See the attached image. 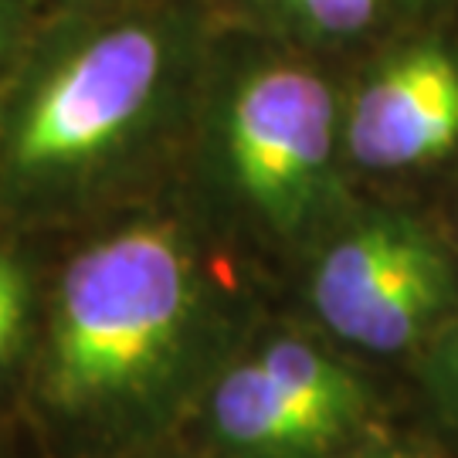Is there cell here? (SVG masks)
<instances>
[{
    "label": "cell",
    "instance_id": "6da1fadb",
    "mask_svg": "<svg viewBox=\"0 0 458 458\" xmlns=\"http://www.w3.org/2000/svg\"><path fill=\"white\" fill-rule=\"evenodd\" d=\"M208 31L181 4L79 7L34 34L0 102V166L28 191L115 164L208 79Z\"/></svg>",
    "mask_w": 458,
    "mask_h": 458
},
{
    "label": "cell",
    "instance_id": "7a4b0ae2",
    "mask_svg": "<svg viewBox=\"0 0 458 458\" xmlns=\"http://www.w3.org/2000/svg\"><path fill=\"white\" fill-rule=\"evenodd\" d=\"M194 306V262L170 221H140L89 245L55 295L51 394L98 404L140 387L177 350Z\"/></svg>",
    "mask_w": 458,
    "mask_h": 458
},
{
    "label": "cell",
    "instance_id": "3957f363",
    "mask_svg": "<svg viewBox=\"0 0 458 458\" xmlns=\"http://www.w3.org/2000/svg\"><path fill=\"white\" fill-rule=\"evenodd\" d=\"M211 136L234 197L278 234L310 225L333 191L344 106L319 68L276 48L208 68Z\"/></svg>",
    "mask_w": 458,
    "mask_h": 458
},
{
    "label": "cell",
    "instance_id": "277c9868",
    "mask_svg": "<svg viewBox=\"0 0 458 458\" xmlns=\"http://www.w3.org/2000/svg\"><path fill=\"white\" fill-rule=\"evenodd\" d=\"M445 245L397 211H377L329 242L312 272V310L340 340L374 353L414 346L455 302Z\"/></svg>",
    "mask_w": 458,
    "mask_h": 458
},
{
    "label": "cell",
    "instance_id": "5b68a950",
    "mask_svg": "<svg viewBox=\"0 0 458 458\" xmlns=\"http://www.w3.org/2000/svg\"><path fill=\"white\" fill-rule=\"evenodd\" d=\"M458 147V51L414 41L367 72L344 106V149L363 170H414Z\"/></svg>",
    "mask_w": 458,
    "mask_h": 458
},
{
    "label": "cell",
    "instance_id": "8992f818",
    "mask_svg": "<svg viewBox=\"0 0 458 458\" xmlns=\"http://www.w3.org/2000/svg\"><path fill=\"white\" fill-rule=\"evenodd\" d=\"M217 435L251 455H310L344 438L285 387H278L255 357L221 377L211 397Z\"/></svg>",
    "mask_w": 458,
    "mask_h": 458
},
{
    "label": "cell",
    "instance_id": "52a82bcc",
    "mask_svg": "<svg viewBox=\"0 0 458 458\" xmlns=\"http://www.w3.org/2000/svg\"><path fill=\"white\" fill-rule=\"evenodd\" d=\"M255 28L299 48H340L377 28L384 0H228Z\"/></svg>",
    "mask_w": 458,
    "mask_h": 458
},
{
    "label": "cell",
    "instance_id": "ba28073f",
    "mask_svg": "<svg viewBox=\"0 0 458 458\" xmlns=\"http://www.w3.org/2000/svg\"><path fill=\"white\" fill-rule=\"evenodd\" d=\"M31 11L24 0H0V102L14 82V72L31 45Z\"/></svg>",
    "mask_w": 458,
    "mask_h": 458
},
{
    "label": "cell",
    "instance_id": "9c48e42d",
    "mask_svg": "<svg viewBox=\"0 0 458 458\" xmlns=\"http://www.w3.org/2000/svg\"><path fill=\"white\" fill-rule=\"evenodd\" d=\"M435 387H438L445 411L458 425V329L445 340V346L435 357Z\"/></svg>",
    "mask_w": 458,
    "mask_h": 458
},
{
    "label": "cell",
    "instance_id": "30bf717a",
    "mask_svg": "<svg viewBox=\"0 0 458 458\" xmlns=\"http://www.w3.org/2000/svg\"><path fill=\"white\" fill-rule=\"evenodd\" d=\"M24 319H28V299H17V302H4L0 306V367L11 360V353L21 344Z\"/></svg>",
    "mask_w": 458,
    "mask_h": 458
},
{
    "label": "cell",
    "instance_id": "8fae6325",
    "mask_svg": "<svg viewBox=\"0 0 458 458\" xmlns=\"http://www.w3.org/2000/svg\"><path fill=\"white\" fill-rule=\"evenodd\" d=\"M17 299H31L28 295V272L21 268V262L11 251L0 248V306L17 302Z\"/></svg>",
    "mask_w": 458,
    "mask_h": 458
},
{
    "label": "cell",
    "instance_id": "7c38bea8",
    "mask_svg": "<svg viewBox=\"0 0 458 458\" xmlns=\"http://www.w3.org/2000/svg\"><path fill=\"white\" fill-rule=\"evenodd\" d=\"M374 458H438L431 455V452H414V448H394V452H380Z\"/></svg>",
    "mask_w": 458,
    "mask_h": 458
},
{
    "label": "cell",
    "instance_id": "4fadbf2b",
    "mask_svg": "<svg viewBox=\"0 0 458 458\" xmlns=\"http://www.w3.org/2000/svg\"><path fill=\"white\" fill-rule=\"evenodd\" d=\"M72 4V11H79V7H106V4H126V0H65Z\"/></svg>",
    "mask_w": 458,
    "mask_h": 458
},
{
    "label": "cell",
    "instance_id": "5bb4252c",
    "mask_svg": "<svg viewBox=\"0 0 458 458\" xmlns=\"http://www.w3.org/2000/svg\"><path fill=\"white\" fill-rule=\"evenodd\" d=\"M411 7H442V4H455V0H404Z\"/></svg>",
    "mask_w": 458,
    "mask_h": 458
}]
</instances>
